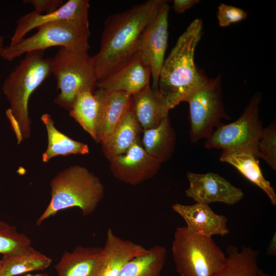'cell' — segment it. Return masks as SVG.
I'll return each mask as SVG.
<instances>
[{
  "mask_svg": "<svg viewBox=\"0 0 276 276\" xmlns=\"http://www.w3.org/2000/svg\"><path fill=\"white\" fill-rule=\"evenodd\" d=\"M148 249L146 254L127 263L118 276H160L165 263L167 249L160 245Z\"/></svg>",
  "mask_w": 276,
  "mask_h": 276,
  "instance_id": "484cf974",
  "label": "cell"
},
{
  "mask_svg": "<svg viewBox=\"0 0 276 276\" xmlns=\"http://www.w3.org/2000/svg\"><path fill=\"white\" fill-rule=\"evenodd\" d=\"M109 161L113 176L132 186L152 178L161 165L147 154L141 142L135 143L125 153L114 157Z\"/></svg>",
  "mask_w": 276,
  "mask_h": 276,
  "instance_id": "4fadbf2b",
  "label": "cell"
},
{
  "mask_svg": "<svg viewBox=\"0 0 276 276\" xmlns=\"http://www.w3.org/2000/svg\"><path fill=\"white\" fill-rule=\"evenodd\" d=\"M131 108L142 130L158 126L170 110L163 95L150 84L132 95Z\"/></svg>",
  "mask_w": 276,
  "mask_h": 276,
  "instance_id": "d6986e66",
  "label": "cell"
},
{
  "mask_svg": "<svg viewBox=\"0 0 276 276\" xmlns=\"http://www.w3.org/2000/svg\"><path fill=\"white\" fill-rule=\"evenodd\" d=\"M220 160L236 168L246 179L262 189L271 204H276V194L270 182L265 179L259 165V157L250 151L243 149L222 151Z\"/></svg>",
  "mask_w": 276,
  "mask_h": 276,
  "instance_id": "44dd1931",
  "label": "cell"
},
{
  "mask_svg": "<svg viewBox=\"0 0 276 276\" xmlns=\"http://www.w3.org/2000/svg\"><path fill=\"white\" fill-rule=\"evenodd\" d=\"M169 9L167 1H164L155 17L143 31L139 42V51L150 66L151 87L155 90H158L159 76L168 45Z\"/></svg>",
  "mask_w": 276,
  "mask_h": 276,
  "instance_id": "30bf717a",
  "label": "cell"
},
{
  "mask_svg": "<svg viewBox=\"0 0 276 276\" xmlns=\"http://www.w3.org/2000/svg\"><path fill=\"white\" fill-rule=\"evenodd\" d=\"M50 201L37 220L40 225L59 211L78 208L82 215H91L104 196V187L99 177L85 167L75 165L60 172L50 182Z\"/></svg>",
  "mask_w": 276,
  "mask_h": 276,
  "instance_id": "277c9868",
  "label": "cell"
},
{
  "mask_svg": "<svg viewBox=\"0 0 276 276\" xmlns=\"http://www.w3.org/2000/svg\"><path fill=\"white\" fill-rule=\"evenodd\" d=\"M44 51L28 52L19 64L7 77L3 92L10 107L6 116L16 134L18 143L30 133L31 119L28 104L32 93L52 74L51 58L44 57Z\"/></svg>",
  "mask_w": 276,
  "mask_h": 276,
  "instance_id": "3957f363",
  "label": "cell"
},
{
  "mask_svg": "<svg viewBox=\"0 0 276 276\" xmlns=\"http://www.w3.org/2000/svg\"><path fill=\"white\" fill-rule=\"evenodd\" d=\"M141 132L142 129L131 106L111 134L100 142L106 157L110 160L126 152L135 143L141 142Z\"/></svg>",
  "mask_w": 276,
  "mask_h": 276,
  "instance_id": "ffe728a7",
  "label": "cell"
},
{
  "mask_svg": "<svg viewBox=\"0 0 276 276\" xmlns=\"http://www.w3.org/2000/svg\"><path fill=\"white\" fill-rule=\"evenodd\" d=\"M164 2L148 0L106 19L100 50L92 56L97 83L122 66L139 51L143 31Z\"/></svg>",
  "mask_w": 276,
  "mask_h": 276,
  "instance_id": "6da1fadb",
  "label": "cell"
},
{
  "mask_svg": "<svg viewBox=\"0 0 276 276\" xmlns=\"http://www.w3.org/2000/svg\"><path fill=\"white\" fill-rule=\"evenodd\" d=\"M221 77L208 78L192 91L185 102L189 105L190 138L192 142L209 138L221 124L229 120L223 101Z\"/></svg>",
  "mask_w": 276,
  "mask_h": 276,
  "instance_id": "52a82bcc",
  "label": "cell"
},
{
  "mask_svg": "<svg viewBox=\"0 0 276 276\" xmlns=\"http://www.w3.org/2000/svg\"><path fill=\"white\" fill-rule=\"evenodd\" d=\"M151 76L148 61L138 51L122 66L97 83L96 87L108 91H123L132 95L150 84Z\"/></svg>",
  "mask_w": 276,
  "mask_h": 276,
  "instance_id": "5bb4252c",
  "label": "cell"
},
{
  "mask_svg": "<svg viewBox=\"0 0 276 276\" xmlns=\"http://www.w3.org/2000/svg\"><path fill=\"white\" fill-rule=\"evenodd\" d=\"M148 250L141 244L118 237L109 228L102 247L103 262L98 276H118L127 263L145 255Z\"/></svg>",
  "mask_w": 276,
  "mask_h": 276,
  "instance_id": "e0dca14e",
  "label": "cell"
},
{
  "mask_svg": "<svg viewBox=\"0 0 276 276\" xmlns=\"http://www.w3.org/2000/svg\"><path fill=\"white\" fill-rule=\"evenodd\" d=\"M258 274H259V276H273V275H269V274H267L265 273L260 269H259V270H258Z\"/></svg>",
  "mask_w": 276,
  "mask_h": 276,
  "instance_id": "d590c367",
  "label": "cell"
},
{
  "mask_svg": "<svg viewBox=\"0 0 276 276\" xmlns=\"http://www.w3.org/2000/svg\"><path fill=\"white\" fill-rule=\"evenodd\" d=\"M36 32L24 37L14 45L4 48L2 58L12 61L33 51L58 47L73 51L88 50L89 29H83L67 22H54L41 25Z\"/></svg>",
  "mask_w": 276,
  "mask_h": 276,
  "instance_id": "9c48e42d",
  "label": "cell"
},
{
  "mask_svg": "<svg viewBox=\"0 0 276 276\" xmlns=\"http://www.w3.org/2000/svg\"><path fill=\"white\" fill-rule=\"evenodd\" d=\"M22 276H50V275L47 273H41L37 274H31L30 273H28Z\"/></svg>",
  "mask_w": 276,
  "mask_h": 276,
  "instance_id": "e575fe53",
  "label": "cell"
},
{
  "mask_svg": "<svg viewBox=\"0 0 276 276\" xmlns=\"http://www.w3.org/2000/svg\"><path fill=\"white\" fill-rule=\"evenodd\" d=\"M24 3L31 5L34 12L47 14L53 12L63 5L62 0H25Z\"/></svg>",
  "mask_w": 276,
  "mask_h": 276,
  "instance_id": "4dcf8cb0",
  "label": "cell"
},
{
  "mask_svg": "<svg viewBox=\"0 0 276 276\" xmlns=\"http://www.w3.org/2000/svg\"><path fill=\"white\" fill-rule=\"evenodd\" d=\"M32 241L26 235L18 232L15 226L0 221V254L20 253L31 247Z\"/></svg>",
  "mask_w": 276,
  "mask_h": 276,
  "instance_id": "83f0119b",
  "label": "cell"
},
{
  "mask_svg": "<svg viewBox=\"0 0 276 276\" xmlns=\"http://www.w3.org/2000/svg\"><path fill=\"white\" fill-rule=\"evenodd\" d=\"M186 176L189 186L185 191L186 195L196 202L209 204L218 202L234 205L243 197L241 189L217 173L188 172Z\"/></svg>",
  "mask_w": 276,
  "mask_h": 276,
  "instance_id": "7c38bea8",
  "label": "cell"
},
{
  "mask_svg": "<svg viewBox=\"0 0 276 276\" xmlns=\"http://www.w3.org/2000/svg\"><path fill=\"white\" fill-rule=\"evenodd\" d=\"M88 0H69L52 12L37 14L34 11L22 15L16 27L9 45H14L32 30L54 22H67L83 29H89Z\"/></svg>",
  "mask_w": 276,
  "mask_h": 276,
  "instance_id": "8fae6325",
  "label": "cell"
},
{
  "mask_svg": "<svg viewBox=\"0 0 276 276\" xmlns=\"http://www.w3.org/2000/svg\"><path fill=\"white\" fill-rule=\"evenodd\" d=\"M69 110L71 117L95 141L99 103L93 90L86 89L80 92Z\"/></svg>",
  "mask_w": 276,
  "mask_h": 276,
  "instance_id": "4316f807",
  "label": "cell"
},
{
  "mask_svg": "<svg viewBox=\"0 0 276 276\" xmlns=\"http://www.w3.org/2000/svg\"><path fill=\"white\" fill-rule=\"evenodd\" d=\"M275 233H274L270 244L267 248L266 254L269 255L275 256L276 253Z\"/></svg>",
  "mask_w": 276,
  "mask_h": 276,
  "instance_id": "d6a6232c",
  "label": "cell"
},
{
  "mask_svg": "<svg viewBox=\"0 0 276 276\" xmlns=\"http://www.w3.org/2000/svg\"><path fill=\"white\" fill-rule=\"evenodd\" d=\"M51 66L60 90L54 101L64 109H70L80 92L94 90L96 87L93 57L88 50L73 51L59 48L51 58Z\"/></svg>",
  "mask_w": 276,
  "mask_h": 276,
  "instance_id": "8992f818",
  "label": "cell"
},
{
  "mask_svg": "<svg viewBox=\"0 0 276 276\" xmlns=\"http://www.w3.org/2000/svg\"><path fill=\"white\" fill-rule=\"evenodd\" d=\"M103 262L102 248L79 245L65 251L54 268L57 276H98Z\"/></svg>",
  "mask_w": 276,
  "mask_h": 276,
  "instance_id": "ac0fdd59",
  "label": "cell"
},
{
  "mask_svg": "<svg viewBox=\"0 0 276 276\" xmlns=\"http://www.w3.org/2000/svg\"><path fill=\"white\" fill-rule=\"evenodd\" d=\"M226 254L224 266L215 276H259L256 250L250 246L239 250L236 246L229 245Z\"/></svg>",
  "mask_w": 276,
  "mask_h": 276,
  "instance_id": "d4e9b609",
  "label": "cell"
},
{
  "mask_svg": "<svg viewBox=\"0 0 276 276\" xmlns=\"http://www.w3.org/2000/svg\"><path fill=\"white\" fill-rule=\"evenodd\" d=\"M261 93L251 98L238 119L217 128L204 144L205 148L221 149L222 151L237 149L251 151L259 158L258 144L264 127L259 117Z\"/></svg>",
  "mask_w": 276,
  "mask_h": 276,
  "instance_id": "ba28073f",
  "label": "cell"
},
{
  "mask_svg": "<svg viewBox=\"0 0 276 276\" xmlns=\"http://www.w3.org/2000/svg\"><path fill=\"white\" fill-rule=\"evenodd\" d=\"M202 21L194 19L178 39L162 67L158 90L170 109L182 102L208 77L197 67L195 51L200 40Z\"/></svg>",
  "mask_w": 276,
  "mask_h": 276,
  "instance_id": "7a4b0ae2",
  "label": "cell"
},
{
  "mask_svg": "<svg viewBox=\"0 0 276 276\" xmlns=\"http://www.w3.org/2000/svg\"><path fill=\"white\" fill-rule=\"evenodd\" d=\"M259 158L276 170V127L274 122L264 128L258 144Z\"/></svg>",
  "mask_w": 276,
  "mask_h": 276,
  "instance_id": "f1b7e54d",
  "label": "cell"
},
{
  "mask_svg": "<svg viewBox=\"0 0 276 276\" xmlns=\"http://www.w3.org/2000/svg\"><path fill=\"white\" fill-rule=\"evenodd\" d=\"M52 262L50 257L31 246L19 254L3 256L0 260V276H16L42 270Z\"/></svg>",
  "mask_w": 276,
  "mask_h": 276,
  "instance_id": "603a6c76",
  "label": "cell"
},
{
  "mask_svg": "<svg viewBox=\"0 0 276 276\" xmlns=\"http://www.w3.org/2000/svg\"><path fill=\"white\" fill-rule=\"evenodd\" d=\"M4 37L2 36H0V57H2V53L5 48L4 45Z\"/></svg>",
  "mask_w": 276,
  "mask_h": 276,
  "instance_id": "836d02e7",
  "label": "cell"
},
{
  "mask_svg": "<svg viewBox=\"0 0 276 276\" xmlns=\"http://www.w3.org/2000/svg\"><path fill=\"white\" fill-rule=\"evenodd\" d=\"M41 120L46 127L48 137L47 149L42 155L43 162H48L58 155H84L89 152L87 144L75 141L59 131L55 127L54 121L49 114H42Z\"/></svg>",
  "mask_w": 276,
  "mask_h": 276,
  "instance_id": "cb8c5ba5",
  "label": "cell"
},
{
  "mask_svg": "<svg viewBox=\"0 0 276 276\" xmlns=\"http://www.w3.org/2000/svg\"><path fill=\"white\" fill-rule=\"evenodd\" d=\"M199 2L200 1L198 0H174L173 1V8L176 13H182Z\"/></svg>",
  "mask_w": 276,
  "mask_h": 276,
  "instance_id": "1f68e13d",
  "label": "cell"
},
{
  "mask_svg": "<svg viewBox=\"0 0 276 276\" xmlns=\"http://www.w3.org/2000/svg\"><path fill=\"white\" fill-rule=\"evenodd\" d=\"M94 93L99 103L95 141L100 143L111 134L130 108L132 95L123 91H108L100 88Z\"/></svg>",
  "mask_w": 276,
  "mask_h": 276,
  "instance_id": "2e32d148",
  "label": "cell"
},
{
  "mask_svg": "<svg viewBox=\"0 0 276 276\" xmlns=\"http://www.w3.org/2000/svg\"><path fill=\"white\" fill-rule=\"evenodd\" d=\"M171 250L179 276H215L226 259L212 237L197 234L186 226L176 228Z\"/></svg>",
  "mask_w": 276,
  "mask_h": 276,
  "instance_id": "5b68a950",
  "label": "cell"
},
{
  "mask_svg": "<svg viewBox=\"0 0 276 276\" xmlns=\"http://www.w3.org/2000/svg\"><path fill=\"white\" fill-rule=\"evenodd\" d=\"M172 209L183 219L186 226L197 234L212 237L214 235L224 236L229 233L227 217L215 213L209 204L196 202L185 205L175 203Z\"/></svg>",
  "mask_w": 276,
  "mask_h": 276,
  "instance_id": "9a60e30c",
  "label": "cell"
},
{
  "mask_svg": "<svg viewBox=\"0 0 276 276\" xmlns=\"http://www.w3.org/2000/svg\"><path fill=\"white\" fill-rule=\"evenodd\" d=\"M142 132L141 143L149 155L160 164L172 157L176 147V134L169 116L158 126Z\"/></svg>",
  "mask_w": 276,
  "mask_h": 276,
  "instance_id": "7402d4cb",
  "label": "cell"
},
{
  "mask_svg": "<svg viewBox=\"0 0 276 276\" xmlns=\"http://www.w3.org/2000/svg\"><path fill=\"white\" fill-rule=\"evenodd\" d=\"M247 15L243 9L224 4H221L218 7L217 12L219 25L222 27L245 19Z\"/></svg>",
  "mask_w": 276,
  "mask_h": 276,
  "instance_id": "f546056e",
  "label": "cell"
}]
</instances>
